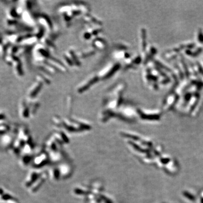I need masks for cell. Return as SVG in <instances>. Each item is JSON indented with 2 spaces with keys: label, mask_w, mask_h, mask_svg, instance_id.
<instances>
[]
</instances>
